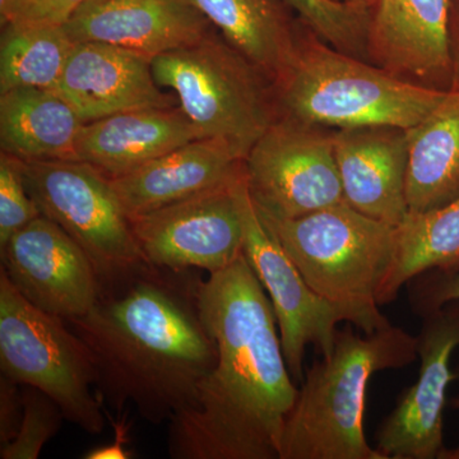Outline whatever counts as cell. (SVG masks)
Here are the masks:
<instances>
[{"mask_svg":"<svg viewBox=\"0 0 459 459\" xmlns=\"http://www.w3.org/2000/svg\"><path fill=\"white\" fill-rule=\"evenodd\" d=\"M199 313L217 361L188 409L169 421L172 459H280L299 388L267 292L246 255L199 279Z\"/></svg>","mask_w":459,"mask_h":459,"instance_id":"cell-1","label":"cell"},{"mask_svg":"<svg viewBox=\"0 0 459 459\" xmlns=\"http://www.w3.org/2000/svg\"><path fill=\"white\" fill-rule=\"evenodd\" d=\"M198 277L146 263L101 290L86 316L66 320L95 365L100 402L133 404L152 425L188 409L213 369L217 347L199 313Z\"/></svg>","mask_w":459,"mask_h":459,"instance_id":"cell-2","label":"cell"},{"mask_svg":"<svg viewBox=\"0 0 459 459\" xmlns=\"http://www.w3.org/2000/svg\"><path fill=\"white\" fill-rule=\"evenodd\" d=\"M279 117L328 129L415 128L459 107V92L407 82L344 54L301 27L295 56L274 82Z\"/></svg>","mask_w":459,"mask_h":459,"instance_id":"cell-3","label":"cell"},{"mask_svg":"<svg viewBox=\"0 0 459 459\" xmlns=\"http://www.w3.org/2000/svg\"><path fill=\"white\" fill-rule=\"evenodd\" d=\"M418 340L389 325L373 333L338 329L328 356L304 374L280 440V459H385L365 437L371 377L416 361Z\"/></svg>","mask_w":459,"mask_h":459,"instance_id":"cell-4","label":"cell"},{"mask_svg":"<svg viewBox=\"0 0 459 459\" xmlns=\"http://www.w3.org/2000/svg\"><path fill=\"white\" fill-rule=\"evenodd\" d=\"M262 219L305 282L344 322L367 334L392 325L377 295L394 268L398 228L346 202L298 219Z\"/></svg>","mask_w":459,"mask_h":459,"instance_id":"cell-5","label":"cell"},{"mask_svg":"<svg viewBox=\"0 0 459 459\" xmlns=\"http://www.w3.org/2000/svg\"><path fill=\"white\" fill-rule=\"evenodd\" d=\"M152 71L204 138L228 142L244 160L279 119L273 81L216 29L189 47L156 56Z\"/></svg>","mask_w":459,"mask_h":459,"instance_id":"cell-6","label":"cell"},{"mask_svg":"<svg viewBox=\"0 0 459 459\" xmlns=\"http://www.w3.org/2000/svg\"><path fill=\"white\" fill-rule=\"evenodd\" d=\"M0 370L21 385L40 389L59 404L66 421L87 434L105 427L95 365L65 319L36 307L0 272Z\"/></svg>","mask_w":459,"mask_h":459,"instance_id":"cell-7","label":"cell"},{"mask_svg":"<svg viewBox=\"0 0 459 459\" xmlns=\"http://www.w3.org/2000/svg\"><path fill=\"white\" fill-rule=\"evenodd\" d=\"M25 162V161H23ZM26 186L42 216L60 226L95 267L101 290L146 264L110 178L86 162H25Z\"/></svg>","mask_w":459,"mask_h":459,"instance_id":"cell-8","label":"cell"},{"mask_svg":"<svg viewBox=\"0 0 459 459\" xmlns=\"http://www.w3.org/2000/svg\"><path fill=\"white\" fill-rule=\"evenodd\" d=\"M334 129L279 117L244 160L250 198L263 217L298 219L343 204Z\"/></svg>","mask_w":459,"mask_h":459,"instance_id":"cell-9","label":"cell"},{"mask_svg":"<svg viewBox=\"0 0 459 459\" xmlns=\"http://www.w3.org/2000/svg\"><path fill=\"white\" fill-rule=\"evenodd\" d=\"M244 174L231 183L131 219L147 263L165 270L213 274L240 258L244 226L238 186Z\"/></svg>","mask_w":459,"mask_h":459,"instance_id":"cell-10","label":"cell"},{"mask_svg":"<svg viewBox=\"0 0 459 459\" xmlns=\"http://www.w3.org/2000/svg\"><path fill=\"white\" fill-rule=\"evenodd\" d=\"M238 201L243 216L244 255L273 307L290 373L296 383H301L307 347L314 346L320 355L328 356L343 316L305 282L294 262L263 221L250 198L246 174L238 186Z\"/></svg>","mask_w":459,"mask_h":459,"instance_id":"cell-11","label":"cell"},{"mask_svg":"<svg viewBox=\"0 0 459 459\" xmlns=\"http://www.w3.org/2000/svg\"><path fill=\"white\" fill-rule=\"evenodd\" d=\"M418 340V380L402 394L377 435L385 459H437L444 444L446 394L458 376L452 370L459 346V300L422 314Z\"/></svg>","mask_w":459,"mask_h":459,"instance_id":"cell-12","label":"cell"},{"mask_svg":"<svg viewBox=\"0 0 459 459\" xmlns=\"http://www.w3.org/2000/svg\"><path fill=\"white\" fill-rule=\"evenodd\" d=\"M0 256L12 285L42 312L68 320L98 304L101 283L89 255L42 214L13 235Z\"/></svg>","mask_w":459,"mask_h":459,"instance_id":"cell-13","label":"cell"},{"mask_svg":"<svg viewBox=\"0 0 459 459\" xmlns=\"http://www.w3.org/2000/svg\"><path fill=\"white\" fill-rule=\"evenodd\" d=\"M368 57L407 82L451 91L449 0H373Z\"/></svg>","mask_w":459,"mask_h":459,"instance_id":"cell-14","label":"cell"},{"mask_svg":"<svg viewBox=\"0 0 459 459\" xmlns=\"http://www.w3.org/2000/svg\"><path fill=\"white\" fill-rule=\"evenodd\" d=\"M54 92L84 123L111 115L178 105L156 82L152 60L102 42H78Z\"/></svg>","mask_w":459,"mask_h":459,"instance_id":"cell-15","label":"cell"},{"mask_svg":"<svg viewBox=\"0 0 459 459\" xmlns=\"http://www.w3.org/2000/svg\"><path fill=\"white\" fill-rule=\"evenodd\" d=\"M75 42H102L155 59L214 30L188 0H89L65 25Z\"/></svg>","mask_w":459,"mask_h":459,"instance_id":"cell-16","label":"cell"},{"mask_svg":"<svg viewBox=\"0 0 459 459\" xmlns=\"http://www.w3.org/2000/svg\"><path fill=\"white\" fill-rule=\"evenodd\" d=\"M333 146L344 202L395 228L406 221L410 214L406 129L385 126L334 129Z\"/></svg>","mask_w":459,"mask_h":459,"instance_id":"cell-17","label":"cell"},{"mask_svg":"<svg viewBox=\"0 0 459 459\" xmlns=\"http://www.w3.org/2000/svg\"><path fill=\"white\" fill-rule=\"evenodd\" d=\"M244 157L217 138H199L111 180L128 219L238 179Z\"/></svg>","mask_w":459,"mask_h":459,"instance_id":"cell-18","label":"cell"},{"mask_svg":"<svg viewBox=\"0 0 459 459\" xmlns=\"http://www.w3.org/2000/svg\"><path fill=\"white\" fill-rule=\"evenodd\" d=\"M199 138L204 134L179 105L141 108L84 123L72 160L114 179Z\"/></svg>","mask_w":459,"mask_h":459,"instance_id":"cell-19","label":"cell"},{"mask_svg":"<svg viewBox=\"0 0 459 459\" xmlns=\"http://www.w3.org/2000/svg\"><path fill=\"white\" fill-rule=\"evenodd\" d=\"M273 83L295 56L304 23L283 0H188Z\"/></svg>","mask_w":459,"mask_h":459,"instance_id":"cell-20","label":"cell"},{"mask_svg":"<svg viewBox=\"0 0 459 459\" xmlns=\"http://www.w3.org/2000/svg\"><path fill=\"white\" fill-rule=\"evenodd\" d=\"M83 126L80 115L54 91L0 93V147L22 161L72 160Z\"/></svg>","mask_w":459,"mask_h":459,"instance_id":"cell-21","label":"cell"},{"mask_svg":"<svg viewBox=\"0 0 459 459\" xmlns=\"http://www.w3.org/2000/svg\"><path fill=\"white\" fill-rule=\"evenodd\" d=\"M406 195L410 213H425L459 197V107L407 131Z\"/></svg>","mask_w":459,"mask_h":459,"instance_id":"cell-22","label":"cell"},{"mask_svg":"<svg viewBox=\"0 0 459 459\" xmlns=\"http://www.w3.org/2000/svg\"><path fill=\"white\" fill-rule=\"evenodd\" d=\"M459 271V197L425 213H410L398 226L394 268L377 295V304H391L402 287L422 272Z\"/></svg>","mask_w":459,"mask_h":459,"instance_id":"cell-23","label":"cell"},{"mask_svg":"<svg viewBox=\"0 0 459 459\" xmlns=\"http://www.w3.org/2000/svg\"><path fill=\"white\" fill-rule=\"evenodd\" d=\"M77 42L65 25L8 23L0 36V93L53 90Z\"/></svg>","mask_w":459,"mask_h":459,"instance_id":"cell-24","label":"cell"},{"mask_svg":"<svg viewBox=\"0 0 459 459\" xmlns=\"http://www.w3.org/2000/svg\"><path fill=\"white\" fill-rule=\"evenodd\" d=\"M307 29L323 41L349 56L368 57L371 2L283 0Z\"/></svg>","mask_w":459,"mask_h":459,"instance_id":"cell-25","label":"cell"},{"mask_svg":"<svg viewBox=\"0 0 459 459\" xmlns=\"http://www.w3.org/2000/svg\"><path fill=\"white\" fill-rule=\"evenodd\" d=\"M23 416L17 437L0 446L2 459H38L65 420L53 398L31 385H22Z\"/></svg>","mask_w":459,"mask_h":459,"instance_id":"cell-26","label":"cell"},{"mask_svg":"<svg viewBox=\"0 0 459 459\" xmlns=\"http://www.w3.org/2000/svg\"><path fill=\"white\" fill-rule=\"evenodd\" d=\"M41 216L26 186L25 162L0 155V249L33 220Z\"/></svg>","mask_w":459,"mask_h":459,"instance_id":"cell-27","label":"cell"},{"mask_svg":"<svg viewBox=\"0 0 459 459\" xmlns=\"http://www.w3.org/2000/svg\"><path fill=\"white\" fill-rule=\"evenodd\" d=\"M89 0H0V26L65 25Z\"/></svg>","mask_w":459,"mask_h":459,"instance_id":"cell-28","label":"cell"},{"mask_svg":"<svg viewBox=\"0 0 459 459\" xmlns=\"http://www.w3.org/2000/svg\"><path fill=\"white\" fill-rule=\"evenodd\" d=\"M409 300L416 316L437 309L446 303L459 300V271L422 272L407 282ZM459 379V368L455 370Z\"/></svg>","mask_w":459,"mask_h":459,"instance_id":"cell-29","label":"cell"},{"mask_svg":"<svg viewBox=\"0 0 459 459\" xmlns=\"http://www.w3.org/2000/svg\"><path fill=\"white\" fill-rule=\"evenodd\" d=\"M22 416V385L0 374V446L17 437Z\"/></svg>","mask_w":459,"mask_h":459,"instance_id":"cell-30","label":"cell"},{"mask_svg":"<svg viewBox=\"0 0 459 459\" xmlns=\"http://www.w3.org/2000/svg\"><path fill=\"white\" fill-rule=\"evenodd\" d=\"M449 44L452 56L451 91L459 92V0H449Z\"/></svg>","mask_w":459,"mask_h":459,"instance_id":"cell-31","label":"cell"},{"mask_svg":"<svg viewBox=\"0 0 459 459\" xmlns=\"http://www.w3.org/2000/svg\"><path fill=\"white\" fill-rule=\"evenodd\" d=\"M117 439L110 446H100V448L92 449L87 452L84 458L87 459H126L129 458V452L123 448L122 430L117 431Z\"/></svg>","mask_w":459,"mask_h":459,"instance_id":"cell-32","label":"cell"},{"mask_svg":"<svg viewBox=\"0 0 459 459\" xmlns=\"http://www.w3.org/2000/svg\"><path fill=\"white\" fill-rule=\"evenodd\" d=\"M437 459H459V440L458 446L455 448H444Z\"/></svg>","mask_w":459,"mask_h":459,"instance_id":"cell-33","label":"cell"},{"mask_svg":"<svg viewBox=\"0 0 459 459\" xmlns=\"http://www.w3.org/2000/svg\"><path fill=\"white\" fill-rule=\"evenodd\" d=\"M453 410L459 411V395L458 397L452 398L451 402H449Z\"/></svg>","mask_w":459,"mask_h":459,"instance_id":"cell-34","label":"cell"},{"mask_svg":"<svg viewBox=\"0 0 459 459\" xmlns=\"http://www.w3.org/2000/svg\"><path fill=\"white\" fill-rule=\"evenodd\" d=\"M341 2H371V0H341Z\"/></svg>","mask_w":459,"mask_h":459,"instance_id":"cell-35","label":"cell"}]
</instances>
